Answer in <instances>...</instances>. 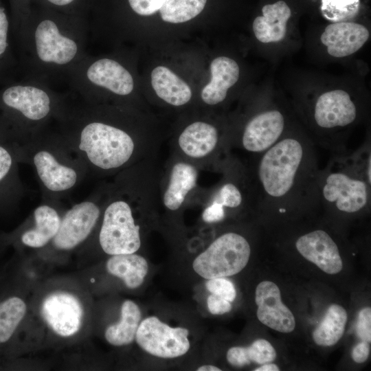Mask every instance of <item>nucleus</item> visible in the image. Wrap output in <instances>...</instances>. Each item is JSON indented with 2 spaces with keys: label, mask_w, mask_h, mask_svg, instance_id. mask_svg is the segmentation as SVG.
<instances>
[{
  "label": "nucleus",
  "mask_w": 371,
  "mask_h": 371,
  "mask_svg": "<svg viewBox=\"0 0 371 371\" xmlns=\"http://www.w3.org/2000/svg\"><path fill=\"white\" fill-rule=\"evenodd\" d=\"M226 358L228 363L234 367H243L251 363L245 347L230 348L227 352Z\"/></svg>",
  "instance_id": "e433bc0d"
},
{
  "label": "nucleus",
  "mask_w": 371,
  "mask_h": 371,
  "mask_svg": "<svg viewBox=\"0 0 371 371\" xmlns=\"http://www.w3.org/2000/svg\"><path fill=\"white\" fill-rule=\"evenodd\" d=\"M262 13L252 25L256 38L264 43L282 41L286 36L287 21L291 16L289 6L284 1H278L264 5Z\"/></svg>",
  "instance_id": "5701e85b"
},
{
  "label": "nucleus",
  "mask_w": 371,
  "mask_h": 371,
  "mask_svg": "<svg viewBox=\"0 0 371 371\" xmlns=\"http://www.w3.org/2000/svg\"><path fill=\"white\" fill-rule=\"evenodd\" d=\"M356 333L362 341L370 343L371 308L370 307H366L359 311L356 324Z\"/></svg>",
  "instance_id": "72a5a7b5"
},
{
  "label": "nucleus",
  "mask_w": 371,
  "mask_h": 371,
  "mask_svg": "<svg viewBox=\"0 0 371 371\" xmlns=\"http://www.w3.org/2000/svg\"><path fill=\"white\" fill-rule=\"evenodd\" d=\"M369 38V32L363 25L348 21L328 25L320 40L327 47L328 53L336 58L350 56L357 52Z\"/></svg>",
  "instance_id": "6ab92c4d"
},
{
  "label": "nucleus",
  "mask_w": 371,
  "mask_h": 371,
  "mask_svg": "<svg viewBox=\"0 0 371 371\" xmlns=\"http://www.w3.org/2000/svg\"><path fill=\"white\" fill-rule=\"evenodd\" d=\"M346 311L340 305H330L321 322L313 332L315 343L322 346H332L341 338L347 322Z\"/></svg>",
  "instance_id": "bb28decb"
},
{
  "label": "nucleus",
  "mask_w": 371,
  "mask_h": 371,
  "mask_svg": "<svg viewBox=\"0 0 371 371\" xmlns=\"http://www.w3.org/2000/svg\"><path fill=\"white\" fill-rule=\"evenodd\" d=\"M313 117L321 131H331L352 125L357 118V107L348 93L344 90L329 91L316 100Z\"/></svg>",
  "instance_id": "dca6fc26"
},
{
  "label": "nucleus",
  "mask_w": 371,
  "mask_h": 371,
  "mask_svg": "<svg viewBox=\"0 0 371 371\" xmlns=\"http://www.w3.org/2000/svg\"><path fill=\"white\" fill-rule=\"evenodd\" d=\"M210 69L211 79L203 88L201 97L206 104L214 106L225 100L228 89L239 78L240 69L234 60L227 56L214 58Z\"/></svg>",
  "instance_id": "4be33fe9"
},
{
  "label": "nucleus",
  "mask_w": 371,
  "mask_h": 371,
  "mask_svg": "<svg viewBox=\"0 0 371 371\" xmlns=\"http://www.w3.org/2000/svg\"><path fill=\"white\" fill-rule=\"evenodd\" d=\"M32 5L47 8L65 14L87 18L93 0H31Z\"/></svg>",
  "instance_id": "c85d7f7f"
},
{
  "label": "nucleus",
  "mask_w": 371,
  "mask_h": 371,
  "mask_svg": "<svg viewBox=\"0 0 371 371\" xmlns=\"http://www.w3.org/2000/svg\"><path fill=\"white\" fill-rule=\"evenodd\" d=\"M246 164L259 215L292 216L315 210L320 168L311 139L286 133Z\"/></svg>",
  "instance_id": "f03ea898"
},
{
  "label": "nucleus",
  "mask_w": 371,
  "mask_h": 371,
  "mask_svg": "<svg viewBox=\"0 0 371 371\" xmlns=\"http://www.w3.org/2000/svg\"><path fill=\"white\" fill-rule=\"evenodd\" d=\"M251 252L249 240L241 234L226 232L217 236L193 260L194 271L204 279L231 276L247 265Z\"/></svg>",
  "instance_id": "1a4fd4ad"
},
{
  "label": "nucleus",
  "mask_w": 371,
  "mask_h": 371,
  "mask_svg": "<svg viewBox=\"0 0 371 371\" xmlns=\"http://www.w3.org/2000/svg\"><path fill=\"white\" fill-rule=\"evenodd\" d=\"M174 153L199 168L210 166L218 171L232 154L229 141L222 137L214 124L196 121L186 126L178 135Z\"/></svg>",
  "instance_id": "9b49d317"
},
{
  "label": "nucleus",
  "mask_w": 371,
  "mask_h": 371,
  "mask_svg": "<svg viewBox=\"0 0 371 371\" xmlns=\"http://www.w3.org/2000/svg\"><path fill=\"white\" fill-rule=\"evenodd\" d=\"M205 287L212 294L221 297L232 302L236 297V290L234 284L225 277L208 280Z\"/></svg>",
  "instance_id": "473e14b6"
},
{
  "label": "nucleus",
  "mask_w": 371,
  "mask_h": 371,
  "mask_svg": "<svg viewBox=\"0 0 371 371\" xmlns=\"http://www.w3.org/2000/svg\"><path fill=\"white\" fill-rule=\"evenodd\" d=\"M369 354L370 346L368 342L362 341L353 348L351 355L354 361L361 363L367 360Z\"/></svg>",
  "instance_id": "58836bf2"
},
{
  "label": "nucleus",
  "mask_w": 371,
  "mask_h": 371,
  "mask_svg": "<svg viewBox=\"0 0 371 371\" xmlns=\"http://www.w3.org/2000/svg\"><path fill=\"white\" fill-rule=\"evenodd\" d=\"M151 84L157 95L172 106H181L191 100L192 93L189 85L165 66L153 69Z\"/></svg>",
  "instance_id": "b1692460"
},
{
  "label": "nucleus",
  "mask_w": 371,
  "mask_h": 371,
  "mask_svg": "<svg viewBox=\"0 0 371 371\" xmlns=\"http://www.w3.org/2000/svg\"><path fill=\"white\" fill-rule=\"evenodd\" d=\"M14 18L18 32L27 19L32 8L31 0H13Z\"/></svg>",
  "instance_id": "c9c22d12"
},
{
  "label": "nucleus",
  "mask_w": 371,
  "mask_h": 371,
  "mask_svg": "<svg viewBox=\"0 0 371 371\" xmlns=\"http://www.w3.org/2000/svg\"><path fill=\"white\" fill-rule=\"evenodd\" d=\"M218 172L220 181L205 194L201 218L207 224L223 221L232 212H256L253 184L246 164L232 154Z\"/></svg>",
  "instance_id": "6e6552de"
},
{
  "label": "nucleus",
  "mask_w": 371,
  "mask_h": 371,
  "mask_svg": "<svg viewBox=\"0 0 371 371\" xmlns=\"http://www.w3.org/2000/svg\"><path fill=\"white\" fill-rule=\"evenodd\" d=\"M69 102L49 82L30 77L5 87L0 91V141L15 153L50 128Z\"/></svg>",
  "instance_id": "20e7f679"
},
{
  "label": "nucleus",
  "mask_w": 371,
  "mask_h": 371,
  "mask_svg": "<svg viewBox=\"0 0 371 371\" xmlns=\"http://www.w3.org/2000/svg\"><path fill=\"white\" fill-rule=\"evenodd\" d=\"M125 107L69 102L52 126L85 162L88 175H116L148 160L157 146L146 142Z\"/></svg>",
  "instance_id": "f257e3e1"
},
{
  "label": "nucleus",
  "mask_w": 371,
  "mask_h": 371,
  "mask_svg": "<svg viewBox=\"0 0 371 371\" xmlns=\"http://www.w3.org/2000/svg\"><path fill=\"white\" fill-rule=\"evenodd\" d=\"M87 18L32 5L18 31L28 74L43 80L67 73L87 54Z\"/></svg>",
  "instance_id": "7ed1b4c3"
},
{
  "label": "nucleus",
  "mask_w": 371,
  "mask_h": 371,
  "mask_svg": "<svg viewBox=\"0 0 371 371\" xmlns=\"http://www.w3.org/2000/svg\"><path fill=\"white\" fill-rule=\"evenodd\" d=\"M41 315L57 335L70 337L81 327L83 309L80 300L74 295L63 291L52 293L43 301Z\"/></svg>",
  "instance_id": "2eb2a0df"
},
{
  "label": "nucleus",
  "mask_w": 371,
  "mask_h": 371,
  "mask_svg": "<svg viewBox=\"0 0 371 371\" xmlns=\"http://www.w3.org/2000/svg\"><path fill=\"white\" fill-rule=\"evenodd\" d=\"M142 313L138 305L132 300H125L121 306L120 320L108 326L104 333L106 340L115 346L132 343L141 322Z\"/></svg>",
  "instance_id": "a878e982"
},
{
  "label": "nucleus",
  "mask_w": 371,
  "mask_h": 371,
  "mask_svg": "<svg viewBox=\"0 0 371 371\" xmlns=\"http://www.w3.org/2000/svg\"><path fill=\"white\" fill-rule=\"evenodd\" d=\"M111 188L112 183L100 186L87 198L64 213L59 229L50 242L55 249L71 250L91 236L100 222Z\"/></svg>",
  "instance_id": "9d476101"
},
{
  "label": "nucleus",
  "mask_w": 371,
  "mask_h": 371,
  "mask_svg": "<svg viewBox=\"0 0 371 371\" xmlns=\"http://www.w3.org/2000/svg\"><path fill=\"white\" fill-rule=\"evenodd\" d=\"M221 370L212 365H203L197 368V371H221Z\"/></svg>",
  "instance_id": "a19ab883"
},
{
  "label": "nucleus",
  "mask_w": 371,
  "mask_h": 371,
  "mask_svg": "<svg viewBox=\"0 0 371 371\" xmlns=\"http://www.w3.org/2000/svg\"><path fill=\"white\" fill-rule=\"evenodd\" d=\"M257 317L265 326L283 333L292 332L295 320L292 312L281 300L279 287L273 282L265 280L256 289Z\"/></svg>",
  "instance_id": "a211bd4d"
},
{
  "label": "nucleus",
  "mask_w": 371,
  "mask_h": 371,
  "mask_svg": "<svg viewBox=\"0 0 371 371\" xmlns=\"http://www.w3.org/2000/svg\"><path fill=\"white\" fill-rule=\"evenodd\" d=\"M8 243L7 235H0V245Z\"/></svg>",
  "instance_id": "79ce46f5"
},
{
  "label": "nucleus",
  "mask_w": 371,
  "mask_h": 371,
  "mask_svg": "<svg viewBox=\"0 0 371 371\" xmlns=\"http://www.w3.org/2000/svg\"><path fill=\"white\" fill-rule=\"evenodd\" d=\"M14 154L19 163L34 168L41 187L43 201L58 203L88 175L84 160L52 125Z\"/></svg>",
  "instance_id": "39448f33"
},
{
  "label": "nucleus",
  "mask_w": 371,
  "mask_h": 371,
  "mask_svg": "<svg viewBox=\"0 0 371 371\" xmlns=\"http://www.w3.org/2000/svg\"><path fill=\"white\" fill-rule=\"evenodd\" d=\"M66 79L80 100L104 104L109 98L130 96L135 87L130 71L117 60L86 56L67 73Z\"/></svg>",
  "instance_id": "0eeeda50"
},
{
  "label": "nucleus",
  "mask_w": 371,
  "mask_h": 371,
  "mask_svg": "<svg viewBox=\"0 0 371 371\" xmlns=\"http://www.w3.org/2000/svg\"><path fill=\"white\" fill-rule=\"evenodd\" d=\"M286 118L277 109H269L253 115L245 123L238 139L231 144L251 155L260 154L282 138L286 133Z\"/></svg>",
  "instance_id": "4468645a"
},
{
  "label": "nucleus",
  "mask_w": 371,
  "mask_h": 371,
  "mask_svg": "<svg viewBox=\"0 0 371 371\" xmlns=\"http://www.w3.org/2000/svg\"><path fill=\"white\" fill-rule=\"evenodd\" d=\"M350 164L371 183V146L367 142L352 153H346Z\"/></svg>",
  "instance_id": "7c9ffc66"
},
{
  "label": "nucleus",
  "mask_w": 371,
  "mask_h": 371,
  "mask_svg": "<svg viewBox=\"0 0 371 371\" xmlns=\"http://www.w3.org/2000/svg\"><path fill=\"white\" fill-rule=\"evenodd\" d=\"M26 311V304L19 296L10 295L0 300V348L13 339Z\"/></svg>",
  "instance_id": "cd10ccee"
},
{
  "label": "nucleus",
  "mask_w": 371,
  "mask_h": 371,
  "mask_svg": "<svg viewBox=\"0 0 371 371\" xmlns=\"http://www.w3.org/2000/svg\"><path fill=\"white\" fill-rule=\"evenodd\" d=\"M359 0H322L321 10L328 20L341 22L358 11Z\"/></svg>",
  "instance_id": "c756f323"
},
{
  "label": "nucleus",
  "mask_w": 371,
  "mask_h": 371,
  "mask_svg": "<svg viewBox=\"0 0 371 371\" xmlns=\"http://www.w3.org/2000/svg\"><path fill=\"white\" fill-rule=\"evenodd\" d=\"M297 251L307 260L328 274H337L343 267L339 247L324 229H317L300 236L295 243Z\"/></svg>",
  "instance_id": "f3484780"
},
{
  "label": "nucleus",
  "mask_w": 371,
  "mask_h": 371,
  "mask_svg": "<svg viewBox=\"0 0 371 371\" xmlns=\"http://www.w3.org/2000/svg\"><path fill=\"white\" fill-rule=\"evenodd\" d=\"M55 202L43 201L32 212L33 225L17 236L18 242L32 248L43 247L56 235L61 218Z\"/></svg>",
  "instance_id": "aec40b11"
},
{
  "label": "nucleus",
  "mask_w": 371,
  "mask_h": 371,
  "mask_svg": "<svg viewBox=\"0 0 371 371\" xmlns=\"http://www.w3.org/2000/svg\"><path fill=\"white\" fill-rule=\"evenodd\" d=\"M278 366L274 363H264L262 366L256 368L254 371H278Z\"/></svg>",
  "instance_id": "ea45409f"
},
{
  "label": "nucleus",
  "mask_w": 371,
  "mask_h": 371,
  "mask_svg": "<svg viewBox=\"0 0 371 371\" xmlns=\"http://www.w3.org/2000/svg\"><path fill=\"white\" fill-rule=\"evenodd\" d=\"M249 360L256 363H271L276 359V352L273 346L266 339H259L254 341L247 348Z\"/></svg>",
  "instance_id": "2f4dec72"
},
{
  "label": "nucleus",
  "mask_w": 371,
  "mask_h": 371,
  "mask_svg": "<svg viewBox=\"0 0 371 371\" xmlns=\"http://www.w3.org/2000/svg\"><path fill=\"white\" fill-rule=\"evenodd\" d=\"M189 331L183 327H171L155 316L140 322L135 340L146 353L162 359H174L186 355L190 348Z\"/></svg>",
  "instance_id": "ddd939ff"
},
{
  "label": "nucleus",
  "mask_w": 371,
  "mask_h": 371,
  "mask_svg": "<svg viewBox=\"0 0 371 371\" xmlns=\"http://www.w3.org/2000/svg\"><path fill=\"white\" fill-rule=\"evenodd\" d=\"M207 306L210 313L213 315H223L232 310L230 302L212 293L207 298Z\"/></svg>",
  "instance_id": "4c0bfd02"
},
{
  "label": "nucleus",
  "mask_w": 371,
  "mask_h": 371,
  "mask_svg": "<svg viewBox=\"0 0 371 371\" xmlns=\"http://www.w3.org/2000/svg\"><path fill=\"white\" fill-rule=\"evenodd\" d=\"M10 23L4 8L0 4V61L8 54Z\"/></svg>",
  "instance_id": "f704fd0d"
},
{
  "label": "nucleus",
  "mask_w": 371,
  "mask_h": 371,
  "mask_svg": "<svg viewBox=\"0 0 371 371\" xmlns=\"http://www.w3.org/2000/svg\"><path fill=\"white\" fill-rule=\"evenodd\" d=\"M19 164L12 148L0 141V211L16 207L25 195Z\"/></svg>",
  "instance_id": "412c9836"
},
{
  "label": "nucleus",
  "mask_w": 371,
  "mask_h": 371,
  "mask_svg": "<svg viewBox=\"0 0 371 371\" xmlns=\"http://www.w3.org/2000/svg\"><path fill=\"white\" fill-rule=\"evenodd\" d=\"M199 167L173 153L159 180L158 203L168 213H177L196 191Z\"/></svg>",
  "instance_id": "f8f14e48"
},
{
  "label": "nucleus",
  "mask_w": 371,
  "mask_h": 371,
  "mask_svg": "<svg viewBox=\"0 0 371 371\" xmlns=\"http://www.w3.org/2000/svg\"><path fill=\"white\" fill-rule=\"evenodd\" d=\"M106 267L110 274L122 279L131 289L143 284L148 271L146 258L135 253L111 256Z\"/></svg>",
  "instance_id": "393cba45"
},
{
  "label": "nucleus",
  "mask_w": 371,
  "mask_h": 371,
  "mask_svg": "<svg viewBox=\"0 0 371 371\" xmlns=\"http://www.w3.org/2000/svg\"><path fill=\"white\" fill-rule=\"evenodd\" d=\"M370 204L371 183L349 163L345 153L333 155L319 172L315 210L357 215L368 212Z\"/></svg>",
  "instance_id": "423d86ee"
}]
</instances>
